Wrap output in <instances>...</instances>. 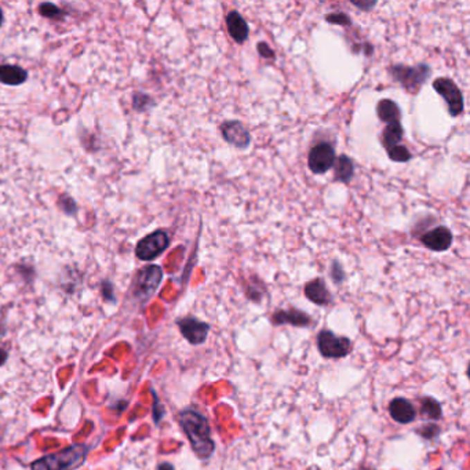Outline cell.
<instances>
[{
	"mask_svg": "<svg viewBox=\"0 0 470 470\" xmlns=\"http://www.w3.org/2000/svg\"><path fill=\"white\" fill-rule=\"evenodd\" d=\"M403 138H404V129L401 123H393V125H386V127L382 130L381 134V143L385 151H389L395 147L403 145Z\"/></svg>",
	"mask_w": 470,
	"mask_h": 470,
	"instance_id": "obj_19",
	"label": "cell"
},
{
	"mask_svg": "<svg viewBox=\"0 0 470 470\" xmlns=\"http://www.w3.org/2000/svg\"><path fill=\"white\" fill-rule=\"evenodd\" d=\"M178 424L185 433L195 455L201 461L210 460L215 453L217 444L213 439L211 426L207 417L203 413L189 407L179 411Z\"/></svg>",
	"mask_w": 470,
	"mask_h": 470,
	"instance_id": "obj_1",
	"label": "cell"
},
{
	"mask_svg": "<svg viewBox=\"0 0 470 470\" xmlns=\"http://www.w3.org/2000/svg\"><path fill=\"white\" fill-rule=\"evenodd\" d=\"M329 278H331L332 283L336 284V286H341L346 280L345 269L338 260H332V262L329 265Z\"/></svg>",
	"mask_w": 470,
	"mask_h": 470,
	"instance_id": "obj_28",
	"label": "cell"
},
{
	"mask_svg": "<svg viewBox=\"0 0 470 470\" xmlns=\"http://www.w3.org/2000/svg\"><path fill=\"white\" fill-rule=\"evenodd\" d=\"M3 22H4V14H3V10H1V7H0V28H1Z\"/></svg>",
	"mask_w": 470,
	"mask_h": 470,
	"instance_id": "obj_35",
	"label": "cell"
},
{
	"mask_svg": "<svg viewBox=\"0 0 470 470\" xmlns=\"http://www.w3.org/2000/svg\"><path fill=\"white\" fill-rule=\"evenodd\" d=\"M377 116L385 125L401 123V109L400 107L389 98H383L377 104Z\"/></svg>",
	"mask_w": 470,
	"mask_h": 470,
	"instance_id": "obj_16",
	"label": "cell"
},
{
	"mask_svg": "<svg viewBox=\"0 0 470 470\" xmlns=\"http://www.w3.org/2000/svg\"><path fill=\"white\" fill-rule=\"evenodd\" d=\"M177 325L181 335L193 346H200L206 343L211 329V325L208 323L201 321L193 316L179 317L177 320Z\"/></svg>",
	"mask_w": 470,
	"mask_h": 470,
	"instance_id": "obj_8",
	"label": "cell"
},
{
	"mask_svg": "<svg viewBox=\"0 0 470 470\" xmlns=\"http://www.w3.org/2000/svg\"><path fill=\"white\" fill-rule=\"evenodd\" d=\"M419 414L424 419L440 421L443 418V407L439 400L432 396H422L419 400Z\"/></svg>",
	"mask_w": 470,
	"mask_h": 470,
	"instance_id": "obj_20",
	"label": "cell"
},
{
	"mask_svg": "<svg viewBox=\"0 0 470 470\" xmlns=\"http://www.w3.org/2000/svg\"><path fill=\"white\" fill-rule=\"evenodd\" d=\"M57 206L65 215H69V217H75L79 211L76 200L69 195H61L57 200Z\"/></svg>",
	"mask_w": 470,
	"mask_h": 470,
	"instance_id": "obj_22",
	"label": "cell"
},
{
	"mask_svg": "<svg viewBox=\"0 0 470 470\" xmlns=\"http://www.w3.org/2000/svg\"><path fill=\"white\" fill-rule=\"evenodd\" d=\"M7 357H8L7 350H4L3 347H0V365H3V364L7 361Z\"/></svg>",
	"mask_w": 470,
	"mask_h": 470,
	"instance_id": "obj_34",
	"label": "cell"
},
{
	"mask_svg": "<svg viewBox=\"0 0 470 470\" xmlns=\"http://www.w3.org/2000/svg\"><path fill=\"white\" fill-rule=\"evenodd\" d=\"M432 86H433V90L437 94H440L442 98L444 100L447 109H449V114L453 118L462 115V112L465 109L464 94L454 80L443 76V78H437L436 80H433Z\"/></svg>",
	"mask_w": 470,
	"mask_h": 470,
	"instance_id": "obj_6",
	"label": "cell"
},
{
	"mask_svg": "<svg viewBox=\"0 0 470 470\" xmlns=\"http://www.w3.org/2000/svg\"><path fill=\"white\" fill-rule=\"evenodd\" d=\"M257 51H258V54L262 57V58H265V60H276V53H275V50L272 48V47H269L268 46V43H265V42H260V43H257Z\"/></svg>",
	"mask_w": 470,
	"mask_h": 470,
	"instance_id": "obj_30",
	"label": "cell"
},
{
	"mask_svg": "<svg viewBox=\"0 0 470 470\" xmlns=\"http://www.w3.org/2000/svg\"><path fill=\"white\" fill-rule=\"evenodd\" d=\"M388 73L403 87L406 93L415 96L422 90L432 76V68L425 62H419L417 65L393 64L388 66Z\"/></svg>",
	"mask_w": 470,
	"mask_h": 470,
	"instance_id": "obj_2",
	"label": "cell"
},
{
	"mask_svg": "<svg viewBox=\"0 0 470 470\" xmlns=\"http://www.w3.org/2000/svg\"><path fill=\"white\" fill-rule=\"evenodd\" d=\"M388 411H389L390 418L400 425H408L414 422L418 415L414 403L406 397L392 399L389 403Z\"/></svg>",
	"mask_w": 470,
	"mask_h": 470,
	"instance_id": "obj_13",
	"label": "cell"
},
{
	"mask_svg": "<svg viewBox=\"0 0 470 470\" xmlns=\"http://www.w3.org/2000/svg\"><path fill=\"white\" fill-rule=\"evenodd\" d=\"M101 294L102 298L108 302H116V296H115V287L109 280H104L101 284Z\"/></svg>",
	"mask_w": 470,
	"mask_h": 470,
	"instance_id": "obj_29",
	"label": "cell"
},
{
	"mask_svg": "<svg viewBox=\"0 0 470 470\" xmlns=\"http://www.w3.org/2000/svg\"><path fill=\"white\" fill-rule=\"evenodd\" d=\"M219 132L224 141L237 150H247L251 144V134L240 120L222 122Z\"/></svg>",
	"mask_w": 470,
	"mask_h": 470,
	"instance_id": "obj_10",
	"label": "cell"
},
{
	"mask_svg": "<svg viewBox=\"0 0 470 470\" xmlns=\"http://www.w3.org/2000/svg\"><path fill=\"white\" fill-rule=\"evenodd\" d=\"M335 160H336V154H335V148L332 147V144L327 141H321L314 145L312 150L309 151L308 167L316 175H321L334 167Z\"/></svg>",
	"mask_w": 470,
	"mask_h": 470,
	"instance_id": "obj_9",
	"label": "cell"
},
{
	"mask_svg": "<svg viewBox=\"0 0 470 470\" xmlns=\"http://www.w3.org/2000/svg\"><path fill=\"white\" fill-rule=\"evenodd\" d=\"M316 345H317L318 353L324 359H332V360L346 357L353 349V342L350 341V338L345 335H338L328 328H323L317 334Z\"/></svg>",
	"mask_w": 470,
	"mask_h": 470,
	"instance_id": "obj_5",
	"label": "cell"
},
{
	"mask_svg": "<svg viewBox=\"0 0 470 470\" xmlns=\"http://www.w3.org/2000/svg\"><path fill=\"white\" fill-rule=\"evenodd\" d=\"M164 414H165L164 406L159 401V399H157V396L155 395V403H154V421H155V424H159L161 421Z\"/></svg>",
	"mask_w": 470,
	"mask_h": 470,
	"instance_id": "obj_32",
	"label": "cell"
},
{
	"mask_svg": "<svg viewBox=\"0 0 470 470\" xmlns=\"http://www.w3.org/2000/svg\"><path fill=\"white\" fill-rule=\"evenodd\" d=\"M350 4L360 8L361 11H371L377 4L378 1L377 0H350Z\"/></svg>",
	"mask_w": 470,
	"mask_h": 470,
	"instance_id": "obj_31",
	"label": "cell"
},
{
	"mask_svg": "<svg viewBox=\"0 0 470 470\" xmlns=\"http://www.w3.org/2000/svg\"><path fill=\"white\" fill-rule=\"evenodd\" d=\"M225 24L229 36L237 43L243 44L250 36V26L244 17L237 10H231L225 15Z\"/></svg>",
	"mask_w": 470,
	"mask_h": 470,
	"instance_id": "obj_14",
	"label": "cell"
},
{
	"mask_svg": "<svg viewBox=\"0 0 470 470\" xmlns=\"http://www.w3.org/2000/svg\"><path fill=\"white\" fill-rule=\"evenodd\" d=\"M163 280V269L159 265H147L137 272L132 284V297L137 304H147Z\"/></svg>",
	"mask_w": 470,
	"mask_h": 470,
	"instance_id": "obj_4",
	"label": "cell"
},
{
	"mask_svg": "<svg viewBox=\"0 0 470 470\" xmlns=\"http://www.w3.org/2000/svg\"><path fill=\"white\" fill-rule=\"evenodd\" d=\"M152 107H155V101H154V98L151 96H148L145 93H141V91L134 93V96H133V108L137 112H145V111L151 109Z\"/></svg>",
	"mask_w": 470,
	"mask_h": 470,
	"instance_id": "obj_23",
	"label": "cell"
},
{
	"mask_svg": "<svg viewBox=\"0 0 470 470\" xmlns=\"http://www.w3.org/2000/svg\"><path fill=\"white\" fill-rule=\"evenodd\" d=\"M28 80V72L19 65L0 64V83L6 86H19Z\"/></svg>",
	"mask_w": 470,
	"mask_h": 470,
	"instance_id": "obj_17",
	"label": "cell"
},
{
	"mask_svg": "<svg viewBox=\"0 0 470 470\" xmlns=\"http://www.w3.org/2000/svg\"><path fill=\"white\" fill-rule=\"evenodd\" d=\"M168 246L170 235L164 229H157L137 243L136 257L141 261H154L168 248Z\"/></svg>",
	"mask_w": 470,
	"mask_h": 470,
	"instance_id": "obj_7",
	"label": "cell"
},
{
	"mask_svg": "<svg viewBox=\"0 0 470 470\" xmlns=\"http://www.w3.org/2000/svg\"><path fill=\"white\" fill-rule=\"evenodd\" d=\"M157 470H175L174 465L171 462H161L159 467H157Z\"/></svg>",
	"mask_w": 470,
	"mask_h": 470,
	"instance_id": "obj_33",
	"label": "cell"
},
{
	"mask_svg": "<svg viewBox=\"0 0 470 470\" xmlns=\"http://www.w3.org/2000/svg\"><path fill=\"white\" fill-rule=\"evenodd\" d=\"M244 291H246V297L247 300L253 301V302H261L262 301V297L264 294H266V287L265 284L262 283V280L257 279V278H253L248 284L244 287Z\"/></svg>",
	"mask_w": 470,
	"mask_h": 470,
	"instance_id": "obj_21",
	"label": "cell"
},
{
	"mask_svg": "<svg viewBox=\"0 0 470 470\" xmlns=\"http://www.w3.org/2000/svg\"><path fill=\"white\" fill-rule=\"evenodd\" d=\"M419 240L428 250L435 251V253H444L451 247L454 235L450 228L444 225H439V226L429 229L428 232H424L419 236Z\"/></svg>",
	"mask_w": 470,
	"mask_h": 470,
	"instance_id": "obj_11",
	"label": "cell"
},
{
	"mask_svg": "<svg viewBox=\"0 0 470 470\" xmlns=\"http://www.w3.org/2000/svg\"><path fill=\"white\" fill-rule=\"evenodd\" d=\"M415 433L418 436H421L422 439H425V440H435L442 433V429H440V426L437 424L429 422V424H424L422 426L417 428Z\"/></svg>",
	"mask_w": 470,
	"mask_h": 470,
	"instance_id": "obj_25",
	"label": "cell"
},
{
	"mask_svg": "<svg viewBox=\"0 0 470 470\" xmlns=\"http://www.w3.org/2000/svg\"><path fill=\"white\" fill-rule=\"evenodd\" d=\"M90 449L86 444H73L58 453L46 455L35 461L30 468L32 470H75L80 468Z\"/></svg>",
	"mask_w": 470,
	"mask_h": 470,
	"instance_id": "obj_3",
	"label": "cell"
},
{
	"mask_svg": "<svg viewBox=\"0 0 470 470\" xmlns=\"http://www.w3.org/2000/svg\"><path fill=\"white\" fill-rule=\"evenodd\" d=\"M386 154L392 161H396V163H407L413 159V154L408 151V148L406 145L395 147V148L386 151Z\"/></svg>",
	"mask_w": 470,
	"mask_h": 470,
	"instance_id": "obj_26",
	"label": "cell"
},
{
	"mask_svg": "<svg viewBox=\"0 0 470 470\" xmlns=\"http://www.w3.org/2000/svg\"><path fill=\"white\" fill-rule=\"evenodd\" d=\"M0 334H1V325H0Z\"/></svg>",
	"mask_w": 470,
	"mask_h": 470,
	"instance_id": "obj_37",
	"label": "cell"
},
{
	"mask_svg": "<svg viewBox=\"0 0 470 470\" xmlns=\"http://www.w3.org/2000/svg\"><path fill=\"white\" fill-rule=\"evenodd\" d=\"M324 19L331 24V25H338V26H350L352 25V18L343 11H334L329 12L324 17Z\"/></svg>",
	"mask_w": 470,
	"mask_h": 470,
	"instance_id": "obj_27",
	"label": "cell"
},
{
	"mask_svg": "<svg viewBox=\"0 0 470 470\" xmlns=\"http://www.w3.org/2000/svg\"><path fill=\"white\" fill-rule=\"evenodd\" d=\"M271 323L273 325H293L298 328H308L312 327L314 318L311 314L300 311L297 308H289V309H278L271 316Z\"/></svg>",
	"mask_w": 470,
	"mask_h": 470,
	"instance_id": "obj_12",
	"label": "cell"
},
{
	"mask_svg": "<svg viewBox=\"0 0 470 470\" xmlns=\"http://www.w3.org/2000/svg\"><path fill=\"white\" fill-rule=\"evenodd\" d=\"M39 14L48 19H61L66 12L54 3H42L37 8Z\"/></svg>",
	"mask_w": 470,
	"mask_h": 470,
	"instance_id": "obj_24",
	"label": "cell"
},
{
	"mask_svg": "<svg viewBox=\"0 0 470 470\" xmlns=\"http://www.w3.org/2000/svg\"><path fill=\"white\" fill-rule=\"evenodd\" d=\"M354 470H374V469H370V468H359V469Z\"/></svg>",
	"mask_w": 470,
	"mask_h": 470,
	"instance_id": "obj_36",
	"label": "cell"
},
{
	"mask_svg": "<svg viewBox=\"0 0 470 470\" xmlns=\"http://www.w3.org/2000/svg\"><path fill=\"white\" fill-rule=\"evenodd\" d=\"M304 294L305 297L317 307H327L332 302V294L328 290L325 282L320 278L314 279L311 282H308L304 286Z\"/></svg>",
	"mask_w": 470,
	"mask_h": 470,
	"instance_id": "obj_15",
	"label": "cell"
},
{
	"mask_svg": "<svg viewBox=\"0 0 470 470\" xmlns=\"http://www.w3.org/2000/svg\"><path fill=\"white\" fill-rule=\"evenodd\" d=\"M334 181L341 183H350L354 177V163L347 155H339L332 167Z\"/></svg>",
	"mask_w": 470,
	"mask_h": 470,
	"instance_id": "obj_18",
	"label": "cell"
}]
</instances>
